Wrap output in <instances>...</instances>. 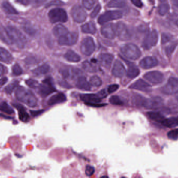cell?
<instances>
[{
  "label": "cell",
  "instance_id": "cell-22",
  "mask_svg": "<svg viewBox=\"0 0 178 178\" xmlns=\"http://www.w3.org/2000/svg\"><path fill=\"white\" fill-rule=\"evenodd\" d=\"M150 87V85L142 79L136 80L135 82H134L130 86V88L131 89L138 90H146Z\"/></svg>",
  "mask_w": 178,
  "mask_h": 178
},
{
  "label": "cell",
  "instance_id": "cell-17",
  "mask_svg": "<svg viewBox=\"0 0 178 178\" xmlns=\"http://www.w3.org/2000/svg\"><path fill=\"white\" fill-rule=\"evenodd\" d=\"M158 64L157 59L154 56H147L140 62V66L144 69L152 68Z\"/></svg>",
  "mask_w": 178,
  "mask_h": 178
},
{
  "label": "cell",
  "instance_id": "cell-55",
  "mask_svg": "<svg viewBox=\"0 0 178 178\" xmlns=\"http://www.w3.org/2000/svg\"><path fill=\"white\" fill-rule=\"evenodd\" d=\"M131 2H132V3L134 4L135 6H137L138 8H142L143 5L142 1H140V0H132Z\"/></svg>",
  "mask_w": 178,
  "mask_h": 178
},
{
  "label": "cell",
  "instance_id": "cell-6",
  "mask_svg": "<svg viewBox=\"0 0 178 178\" xmlns=\"http://www.w3.org/2000/svg\"><path fill=\"white\" fill-rule=\"evenodd\" d=\"M48 17L50 22H66L68 20L66 11L60 8H53L48 13Z\"/></svg>",
  "mask_w": 178,
  "mask_h": 178
},
{
  "label": "cell",
  "instance_id": "cell-48",
  "mask_svg": "<svg viewBox=\"0 0 178 178\" xmlns=\"http://www.w3.org/2000/svg\"><path fill=\"white\" fill-rule=\"evenodd\" d=\"M177 44L176 43H173L172 44H170V46H169L168 47H167L166 49V53L168 56H170L171 55L172 52L174 51L175 48L176 47Z\"/></svg>",
  "mask_w": 178,
  "mask_h": 178
},
{
  "label": "cell",
  "instance_id": "cell-44",
  "mask_svg": "<svg viewBox=\"0 0 178 178\" xmlns=\"http://www.w3.org/2000/svg\"><path fill=\"white\" fill-rule=\"evenodd\" d=\"M82 3L84 7L86 9L90 10L94 6L95 1L94 0H83Z\"/></svg>",
  "mask_w": 178,
  "mask_h": 178
},
{
  "label": "cell",
  "instance_id": "cell-12",
  "mask_svg": "<svg viewBox=\"0 0 178 178\" xmlns=\"http://www.w3.org/2000/svg\"><path fill=\"white\" fill-rule=\"evenodd\" d=\"M78 33L75 32H68L59 38V44L61 46H72L75 44L78 40Z\"/></svg>",
  "mask_w": 178,
  "mask_h": 178
},
{
  "label": "cell",
  "instance_id": "cell-59",
  "mask_svg": "<svg viewBox=\"0 0 178 178\" xmlns=\"http://www.w3.org/2000/svg\"><path fill=\"white\" fill-rule=\"evenodd\" d=\"M16 2H19V3H22V4H24V5H26V4H28V3H29V2L30 1H23V0H17V1H16Z\"/></svg>",
  "mask_w": 178,
  "mask_h": 178
},
{
  "label": "cell",
  "instance_id": "cell-53",
  "mask_svg": "<svg viewBox=\"0 0 178 178\" xmlns=\"http://www.w3.org/2000/svg\"><path fill=\"white\" fill-rule=\"evenodd\" d=\"M98 96L100 97L101 99H102V98H105V97H106L108 95V94H107V92L106 90H105V89H102V90H101L100 92H98Z\"/></svg>",
  "mask_w": 178,
  "mask_h": 178
},
{
  "label": "cell",
  "instance_id": "cell-60",
  "mask_svg": "<svg viewBox=\"0 0 178 178\" xmlns=\"http://www.w3.org/2000/svg\"><path fill=\"white\" fill-rule=\"evenodd\" d=\"M172 2L174 6L178 8V0H173V1H172Z\"/></svg>",
  "mask_w": 178,
  "mask_h": 178
},
{
  "label": "cell",
  "instance_id": "cell-9",
  "mask_svg": "<svg viewBox=\"0 0 178 178\" xmlns=\"http://www.w3.org/2000/svg\"><path fill=\"white\" fill-rule=\"evenodd\" d=\"M158 40V34L156 30H154L148 33L143 41L142 47L145 50H149L155 46Z\"/></svg>",
  "mask_w": 178,
  "mask_h": 178
},
{
  "label": "cell",
  "instance_id": "cell-15",
  "mask_svg": "<svg viewBox=\"0 0 178 178\" xmlns=\"http://www.w3.org/2000/svg\"><path fill=\"white\" fill-rule=\"evenodd\" d=\"M101 33L105 38L113 39L116 37V29H115L113 24L109 23L102 26L101 29Z\"/></svg>",
  "mask_w": 178,
  "mask_h": 178
},
{
  "label": "cell",
  "instance_id": "cell-27",
  "mask_svg": "<svg viewBox=\"0 0 178 178\" xmlns=\"http://www.w3.org/2000/svg\"><path fill=\"white\" fill-rule=\"evenodd\" d=\"M64 58L69 62H78L80 60V56L72 50H68L66 52Z\"/></svg>",
  "mask_w": 178,
  "mask_h": 178
},
{
  "label": "cell",
  "instance_id": "cell-43",
  "mask_svg": "<svg viewBox=\"0 0 178 178\" xmlns=\"http://www.w3.org/2000/svg\"><path fill=\"white\" fill-rule=\"evenodd\" d=\"M168 138L173 140H176L178 139V128L172 130L168 132L167 134Z\"/></svg>",
  "mask_w": 178,
  "mask_h": 178
},
{
  "label": "cell",
  "instance_id": "cell-3",
  "mask_svg": "<svg viewBox=\"0 0 178 178\" xmlns=\"http://www.w3.org/2000/svg\"><path fill=\"white\" fill-rule=\"evenodd\" d=\"M136 104L147 109H155L162 106L164 101L160 97H153L150 98H145L138 97L136 98Z\"/></svg>",
  "mask_w": 178,
  "mask_h": 178
},
{
  "label": "cell",
  "instance_id": "cell-39",
  "mask_svg": "<svg viewBox=\"0 0 178 178\" xmlns=\"http://www.w3.org/2000/svg\"><path fill=\"white\" fill-rule=\"evenodd\" d=\"M90 82L92 86L97 87L101 86L102 84V80L97 75H94L91 77L90 78Z\"/></svg>",
  "mask_w": 178,
  "mask_h": 178
},
{
  "label": "cell",
  "instance_id": "cell-16",
  "mask_svg": "<svg viewBox=\"0 0 178 178\" xmlns=\"http://www.w3.org/2000/svg\"><path fill=\"white\" fill-rule=\"evenodd\" d=\"M80 98L87 105L99 104L101 102V99L97 94H86L80 95Z\"/></svg>",
  "mask_w": 178,
  "mask_h": 178
},
{
  "label": "cell",
  "instance_id": "cell-40",
  "mask_svg": "<svg viewBox=\"0 0 178 178\" xmlns=\"http://www.w3.org/2000/svg\"><path fill=\"white\" fill-rule=\"evenodd\" d=\"M109 101L111 104L113 105H123V102L121 98L118 96H112L109 99Z\"/></svg>",
  "mask_w": 178,
  "mask_h": 178
},
{
  "label": "cell",
  "instance_id": "cell-63",
  "mask_svg": "<svg viewBox=\"0 0 178 178\" xmlns=\"http://www.w3.org/2000/svg\"><path fill=\"white\" fill-rule=\"evenodd\" d=\"M125 178V177H122V178Z\"/></svg>",
  "mask_w": 178,
  "mask_h": 178
},
{
  "label": "cell",
  "instance_id": "cell-47",
  "mask_svg": "<svg viewBox=\"0 0 178 178\" xmlns=\"http://www.w3.org/2000/svg\"><path fill=\"white\" fill-rule=\"evenodd\" d=\"M172 36L171 35L169 34H165L164 33L162 35L161 37V42L162 44H164L168 41H169L171 39H172Z\"/></svg>",
  "mask_w": 178,
  "mask_h": 178
},
{
  "label": "cell",
  "instance_id": "cell-42",
  "mask_svg": "<svg viewBox=\"0 0 178 178\" xmlns=\"http://www.w3.org/2000/svg\"><path fill=\"white\" fill-rule=\"evenodd\" d=\"M26 85L32 88H37L39 84L37 80H32V79H28L25 81Z\"/></svg>",
  "mask_w": 178,
  "mask_h": 178
},
{
  "label": "cell",
  "instance_id": "cell-5",
  "mask_svg": "<svg viewBox=\"0 0 178 178\" xmlns=\"http://www.w3.org/2000/svg\"><path fill=\"white\" fill-rule=\"evenodd\" d=\"M37 89L38 94L42 97H47L56 90L52 78L50 77L45 78Z\"/></svg>",
  "mask_w": 178,
  "mask_h": 178
},
{
  "label": "cell",
  "instance_id": "cell-8",
  "mask_svg": "<svg viewBox=\"0 0 178 178\" xmlns=\"http://www.w3.org/2000/svg\"><path fill=\"white\" fill-rule=\"evenodd\" d=\"M80 49L83 54L89 56L94 52L95 49L94 39L91 37H87L82 41Z\"/></svg>",
  "mask_w": 178,
  "mask_h": 178
},
{
  "label": "cell",
  "instance_id": "cell-14",
  "mask_svg": "<svg viewBox=\"0 0 178 178\" xmlns=\"http://www.w3.org/2000/svg\"><path fill=\"white\" fill-rule=\"evenodd\" d=\"M144 78L153 84L161 83L164 80V76L162 73L159 71H152L144 75Z\"/></svg>",
  "mask_w": 178,
  "mask_h": 178
},
{
  "label": "cell",
  "instance_id": "cell-36",
  "mask_svg": "<svg viewBox=\"0 0 178 178\" xmlns=\"http://www.w3.org/2000/svg\"><path fill=\"white\" fill-rule=\"evenodd\" d=\"M169 5L167 3H162L159 5L158 8V12L160 15H164L168 13L169 10Z\"/></svg>",
  "mask_w": 178,
  "mask_h": 178
},
{
  "label": "cell",
  "instance_id": "cell-10",
  "mask_svg": "<svg viewBox=\"0 0 178 178\" xmlns=\"http://www.w3.org/2000/svg\"><path fill=\"white\" fill-rule=\"evenodd\" d=\"M71 14L74 21L78 23L84 22L87 16L85 11L79 5H75L72 8Z\"/></svg>",
  "mask_w": 178,
  "mask_h": 178
},
{
  "label": "cell",
  "instance_id": "cell-1",
  "mask_svg": "<svg viewBox=\"0 0 178 178\" xmlns=\"http://www.w3.org/2000/svg\"><path fill=\"white\" fill-rule=\"evenodd\" d=\"M15 96L17 100L32 108L36 107L37 104L36 96L31 91L23 87H19L16 89Z\"/></svg>",
  "mask_w": 178,
  "mask_h": 178
},
{
  "label": "cell",
  "instance_id": "cell-13",
  "mask_svg": "<svg viewBox=\"0 0 178 178\" xmlns=\"http://www.w3.org/2000/svg\"><path fill=\"white\" fill-rule=\"evenodd\" d=\"M116 34L120 40L126 41L130 39L131 35L126 25L123 22H118L116 25Z\"/></svg>",
  "mask_w": 178,
  "mask_h": 178
},
{
  "label": "cell",
  "instance_id": "cell-24",
  "mask_svg": "<svg viewBox=\"0 0 178 178\" xmlns=\"http://www.w3.org/2000/svg\"><path fill=\"white\" fill-rule=\"evenodd\" d=\"M0 60L1 62L7 64H10L13 61V58L10 52L4 48L0 49Z\"/></svg>",
  "mask_w": 178,
  "mask_h": 178
},
{
  "label": "cell",
  "instance_id": "cell-37",
  "mask_svg": "<svg viewBox=\"0 0 178 178\" xmlns=\"http://www.w3.org/2000/svg\"><path fill=\"white\" fill-rule=\"evenodd\" d=\"M18 84V81H17V80H15L12 81V82L10 83L9 85L5 87V88L4 89L5 92H6V94H10L13 92V91L14 90V89L17 86Z\"/></svg>",
  "mask_w": 178,
  "mask_h": 178
},
{
  "label": "cell",
  "instance_id": "cell-32",
  "mask_svg": "<svg viewBox=\"0 0 178 178\" xmlns=\"http://www.w3.org/2000/svg\"><path fill=\"white\" fill-rule=\"evenodd\" d=\"M140 71L136 66L132 64L129 66L128 70L127 71V76L128 78H134L138 76Z\"/></svg>",
  "mask_w": 178,
  "mask_h": 178
},
{
  "label": "cell",
  "instance_id": "cell-21",
  "mask_svg": "<svg viewBox=\"0 0 178 178\" xmlns=\"http://www.w3.org/2000/svg\"><path fill=\"white\" fill-rule=\"evenodd\" d=\"M14 106L18 110V116L20 120L23 122H27L30 120V116L26 112L24 107L20 104H13Z\"/></svg>",
  "mask_w": 178,
  "mask_h": 178
},
{
  "label": "cell",
  "instance_id": "cell-20",
  "mask_svg": "<svg viewBox=\"0 0 178 178\" xmlns=\"http://www.w3.org/2000/svg\"><path fill=\"white\" fill-rule=\"evenodd\" d=\"M66 100V96L64 94L58 93V94H56L51 96L49 99L47 103L49 106H52V105L65 102Z\"/></svg>",
  "mask_w": 178,
  "mask_h": 178
},
{
  "label": "cell",
  "instance_id": "cell-29",
  "mask_svg": "<svg viewBox=\"0 0 178 178\" xmlns=\"http://www.w3.org/2000/svg\"><path fill=\"white\" fill-rule=\"evenodd\" d=\"M2 8L3 10L7 14H17L18 12L16 10L12 5L7 1H4L2 3Z\"/></svg>",
  "mask_w": 178,
  "mask_h": 178
},
{
  "label": "cell",
  "instance_id": "cell-35",
  "mask_svg": "<svg viewBox=\"0 0 178 178\" xmlns=\"http://www.w3.org/2000/svg\"><path fill=\"white\" fill-rule=\"evenodd\" d=\"M1 38L4 42L6 43L7 44H12V42L7 33L6 28H3V26H1Z\"/></svg>",
  "mask_w": 178,
  "mask_h": 178
},
{
  "label": "cell",
  "instance_id": "cell-23",
  "mask_svg": "<svg viewBox=\"0 0 178 178\" xmlns=\"http://www.w3.org/2000/svg\"><path fill=\"white\" fill-rule=\"evenodd\" d=\"M76 86L80 89L85 91H89L91 90V86L87 82L86 78L84 76H80L78 77L76 82Z\"/></svg>",
  "mask_w": 178,
  "mask_h": 178
},
{
  "label": "cell",
  "instance_id": "cell-50",
  "mask_svg": "<svg viewBox=\"0 0 178 178\" xmlns=\"http://www.w3.org/2000/svg\"><path fill=\"white\" fill-rule=\"evenodd\" d=\"M23 29L26 33L30 35H34L36 33V30L30 26H25L23 27Z\"/></svg>",
  "mask_w": 178,
  "mask_h": 178
},
{
  "label": "cell",
  "instance_id": "cell-62",
  "mask_svg": "<svg viewBox=\"0 0 178 178\" xmlns=\"http://www.w3.org/2000/svg\"><path fill=\"white\" fill-rule=\"evenodd\" d=\"M176 25H177V26H178V20L176 21Z\"/></svg>",
  "mask_w": 178,
  "mask_h": 178
},
{
  "label": "cell",
  "instance_id": "cell-46",
  "mask_svg": "<svg viewBox=\"0 0 178 178\" xmlns=\"http://www.w3.org/2000/svg\"><path fill=\"white\" fill-rule=\"evenodd\" d=\"M101 8V6L100 4H98L96 5V7L95 8L94 10L92 11V12L90 14V17L92 18H95L96 16L98 15L99 12H100Z\"/></svg>",
  "mask_w": 178,
  "mask_h": 178
},
{
  "label": "cell",
  "instance_id": "cell-49",
  "mask_svg": "<svg viewBox=\"0 0 178 178\" xmlns=\"http://www.w3.org/2000/svg\"><path fill=\"white\" fill-rule=\"evenodd\" d=\"M60 72L64 78H68L71 76L70 70L68 68H62Z\"/></svg>",
  "mask_w": 178,
  "mask_h": 178
},
{
  "label": "cell",
  "instance_id": "cell-56",
  "mask_svg": "<svg viewBox=\"0 0 178 178\" xmlns=\"http://www.w3.org/2000/svg\"><path fill=\"white\" fill-rule=\"evenodd\" d=\"M1 75L2 76L4 74H5L8 73V68L6 66H4L2 64H1Z\"/></svg>",
  "mask_w": 178,
  "mask_h": 178
},
{
  "label": "cell",
  "instance_id": "cell-61",
  "mask_svg": "<svg viewBox=\"0 0 178 178\" xmlns=\"http://www.w3.org/2000/svg\"><path fill=\"white\" fill-rule=\"evenodd\" d=\"M100 178H109V177L107 176H101Z\"/></svg>",
  "mask_w": 178,
  "mask_h": 178
},
{
  "label": "cell",
  "instance_id": "cell-52",
  "mask_svg": "<svg viewBox=\"0 0 178 178\" xmlns=\"http://www.w3.org/2000/svg\"><path fill=\"white\" fill-rule=\"evenodd\" d=\"M64 3L62 1H53L51 2L48 3V4H46V7H49V6H51V5H63Z\"/></svg>",
  "mask_w": 178,
  "mask_h": 178
},
{
  "label": "cell",
  "instance_id": "cell-26",
  "mask_svg": "<svg viewBox=\"0 0 178 178\" xmlns=\"http://www.w3.org/2000/svg\"><path fill=\"white\" fill-rule=\"evenodd\" d=\"M82 31L84 33L94 34L96 32V27L94 23L92 22L86 23V24L83 25L81 27Z\"/></svg>",
  "mask_w": 178,
  "mask_h": 178
},
{
  "label": "cell",
  "instance_id": "cell-64",
  "mask_svg": "<svg viewBox=\"0 0 178 178\" xmlns=\"http://www.w3.org/2000/svg\"><path fill=\"white\" fill-rule=\"evenodd\" d=\"M177 100H178V97H177Z\"/></svg>",
  "mask_w": 178,
  "mask_h": 178
},
{
  "label": "cell",
  "instance_id": "cell-2",
  "mask_svg": "<svg viewBox=\"0 0 178 178\" xmlns=\"http://www.w3.org/2000/svg\"><path fill=\"white\" fill-rule=\"evenodd\" d=\"M6 30L12 43L15 44L20 49L25 47L27 43L26 37L18 29L13 26H8L6 28Z\"/></svg>",
  "mask_w": 178,
  "mask_h": 178
},
{
  "label": "cell",
  "instance_id": "cell-28",
  "mask_svg": "<svg viewBox=\"0 0 178 178\" xmlns=\"http://www.w3.org/2000/svg\"><path fill=\"white\" fill-rule=\"evenodd\" d=\"M50 66L47 64H44L39 66L32 71L33 74L39 76L40 75L46 74L50 71Z\"/></svg>",
  "mask_w": 178,
  "mask_h": 178
},
{
  "label": "cell",
  "instance_id": "cell-25",
  "mask_svg": "<svg viewBox=\"0 0 178 178\" xmlns=\"http://www.w3.org/2000/svg\"><path fill=\"white\" fill-rule=\"evenodd\" d=\"M52 32L54 36L60 38L61 37L68 34V31L65 26L62 25L61 24H59L53 28Z\"/></svg>",
  "mask_w": 178,
  "mask_h": 178
},
{
  "label": "cell",
  "instance_id": "cell-57",
  "mask_svg": "<svg viewBox=\"0 0 178 178\" xmlns=\"http://www.w3.org/2000/svg\"><path fill=\"white\" fill-rule=\"evenodd\" d=\"M59 84H60L61 86H62V87H65V88H71L70 85H69V84H68V83L64 81V80H62V81H61V82L59 83Z\"/></svg>",
  "mask_w": 178,
  "mask_h": 178
},
{
  "label": "cell",
  "instance_id": "cell-19",
  "mask_svg": "<svg viewBox=\"0 0 178 178\" xmlns=\"http://www.w3.org/2000/svg\"><path fill=\"white\" fill-rule=\"evenodd\" d=\"M125 73V69L124 65L119 60H116L114 62L112 68V73L116 77H122Z\"/></svg>",
  "mask_w": 178,
  "mask_h": 178
},
{
  "label": "cell",
  "instance_id": "cell-11",
  "mask_svg": "<svg viewBox=\"0 0 178 178\" xmlns=\"http://www.w3.org/2000/svg\"><path fill=\"white\" fill-rule=\"evenodd\" d=\"M162 93L166 95H173L178 92V78L170 77L162 89Z\"/></svg>",
  "mask_w": 178,
  "mask_h": 178
},
{
  "label": "cell",
  "instance_id": "cell-18",
  "mask_svg": "<svg viewBox=\"0 0 178 178\" xmlns=\"http://www.w3.org/2000/svg\"><path fill=\"white\" fill-rule=\"evenodd\" d=\"M114 58L113 55L109 53H101L98 56V61L100 64L107 69H109L111 66Z\"/></svg>",
  "mask_w": 178,
  "mask_h": 178
},
{
  "label": "cell",
  "instance_id": "cell-45",
  "mask_svg": "<svg viewBox=\"0 0 178 178\" xmlns=\"http://www.w3.org/2000/svg\"><path fill=\"white\" fill-rule=\"evenodd\" d=\"M95 171V168L90 165H87L85 169V173L87 176H90L94 174Z\"/></svg>",
  "mask_w": 178,
  "mask_h": 178
},
{
  "label": "cell",
  "instance_id": "cell-38",
  "mask_svg": "<svg viewBox=\"0 0 178 178\" xmlns=\"http://www.w3.org/2000/svg\"><path fill=\"white\" fill-rule=\"evenodd\" d=\"M83 68L87 72H95L96 68L95 66L92 64V62H90L88 61H86L83 63Z\"/></svg>",
  "mask_w": 178,
  "mask_h": 178
},
{
  "label": "cell",
  "instance_id": "cell-4",
  "mask_svg": "<svg viewBox=\"0 0 178 178\" xmlns=\"http://www.w3.org/2000/svg\"><path fill=\"white\" fill-rule=\"evenodd\" d=\"M121 52L127 58L137 60L141 56V51L135 44H127L121 48Z\"/></svg>",
  "mask_w": 178,
  "mask_h": 178
},
{
  "label": "cell",
  "instance_id": "cell-33",
  "mask_svg": "<svg viewBox=\"0 0 178 178\" xmlns=\"http://www.w3.org/2000/svg\"><path fill=\"white\" fill-rule=\"evenodd\" d=\"M126 5V2L123 0H112L108 3L107 6L109 8H123Z\"/></svg>",
  "mask_w": 178,
  "mask_h": 178
},
{
  "label": "cell",
  "instance_id": "cell-41",
  "mask_svg": "<svg viewBox=\"0 0 178 178\" xmlns=\"http://www.w3.org/2000/svg\"><path fill=\"white\" fill-rule=\"evenodd\" d=\"M12 73L15 76H19L23 73V70L21 67L17 63L14 64L12 67Z\"/></svg>",
  "mask_w": 178,
  "mask_h": 178
},
{
  "label": "cell",
  "instance_id": "cell-34",
  "mask_svg": "<svg viewBox=\"0 0 178 178\" xmlns=\"http://www.w3.org/2000/svg\"><path fill=\"white\" fill-rule=\"evenodd\" d=\"M0 108H1V111L2 112H4L6 114H12L14 113L13 109L5 101L1 102Z\"/></svg>",
  "mask_w": 178,
  "mask_h": 178
},
{
  "label": "cell",
  "instance_id": "cell-51",
  "mask_svg": "<svg viewBox=\"0 0 178 178\" xmlns=\"http://www.w3.org/2000/svg\"><path fill=\"white\" fill-rule=\"evenodd\" d=\"M118 85L117 84H113V85H111L110 86L108 87V92L109 94H111L116 92V90H118L119 88Z\"/></svg>",
  "mask_w": 178,
  "mask_h": 178
},
{
  "label": "cell",
  "instance_id": "cell-31",
  "mask_svg": "<svg viewBox=\"0 0 178 178\" xmlns=\"http://www.w3.org/2000/svg\"><path fill=\"white\" fill-rule=\"evenodd\" d=\"M161 124L164 125V126L169 128H175L178 126V119L175 117H171L170 118L166 119L162 122Z\"/></svg>",
  "mask_w": 178,
  "mask_h": 178
},
{
  "label": "cell",
  "instance_id": "cell-58",
  "mask_svg": "<svg viewBox=\"0 0 178 178\" xmlns=\"http://www.w3.org/2000/svg\"><path fill=\"white\" fill-rule=\"evenodd\" d=\"M8 79L6 77H2L1 79V86H2L4 85V84H5L7 82H8Z\"/></svg>",
  "mask_w": 178,
  "mask_h": 178
},
{
  "label": "cell",
  "instance_id": "cell-7",
  "mask_svg": "<svg viewBox=\"0 0 178 178\" xmlns=\"http://www.w3.org/2000/svg\"><path fill=\"white\" fill-rule=\"evenodd\" d=\"M122 16L123 13L120 11H108L98 17V23L99 24H104L111 20L122 18Z\"/></svg>",
  "mask_w": 178,
  "mask_h": 178
},
{
  "label": "cell",
  "instance_id": "cell-30",
  "mask_svg": "<svg viewBox=\"0 0 178 178\" xmlns=\"http://www.w3.org/2000/svg\"><path fill=\"white\" fill-rule=\"evenodd\" d=\"M147 115L152 120L161 123L166 119L165 117L159 112H149L147 113Z\"/></svg>",
  "mask_w": 178,
  "mask_h": 178
},
{
  "label": "cell",
  "instance_id": "cell-54",
  "mask_svg": "<svg viewBox=\"0 0 178 178\" xmlns=\"http://www.w3.org/2000/svg\"><path fill=\"white\" fill-rule=\"evenodd\" d=\"M44 111V110H37V111H30V113L32 115V116H39L40 114L42 113V112Z\"/></svg>",
  "mask_w": 178,
  "mask_h": 178
}]
</instances>
